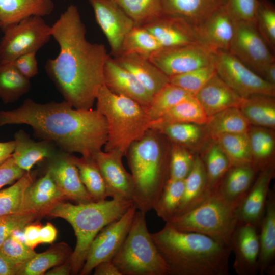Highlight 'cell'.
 Listing matches in <instances>:
<instances>
[{
	"instance_id": "19",
	"label": "cell",
	"mask_w": 275,
	"mask_h": 275,
	"mask_svg": "<svg viewBox=\"0 0 275 275\" xmlns=\"http://www.w3.org/2000/svg\"><path fill=\"white\" fill-rule=\"evenodd\" d=\"M162 47L197 43V27L178 16L163 13L144 26Z\"/></svg>"
},
{
	"instance_id": "41",
	"label": "cell",
	"mask_w": 275,
	"mask_h": 275,
	"mask_svg": "<svg viewBox=\"0 0 275 275\" xmlns=\"http://www.w3.org/2000/svg\"><path fill=\"white\" fill-rule=\"evenodd\" d=\"M161 48L158 41L146 29L134 26L125 36L119 54L135 53L149 59Z\"/></svg>"
},
{
	"instance_id": "45",
	"label": "cell",
	"mask_w": 275,
	"mask_h": 275,
	"mask_svg": "<svg viewBox=\"0 0 275 275\" xmlns=\"http://www.w3.org/2000/svg\"><path fill=\"white\" fill-rule=\"evenodd\" d=\"M255 25L268 46L275 51V8L267 0H258Z\"/></svg>"
},
{
	"instance_id": "3",
	"label": "cell",
	"mask_w": 275,
	"mask_h": 275,
	"mask_svg": "<svg viewBox=\"0 0 275 275\" xmlns=\"http://www.w3.org/2000/svg\"><path fill=\"white\" fill-rule=\"evenodd\" d=\"M169 275H229L231 248L199 233L177 230L166 224L151 233Z\"/></svg>"
},
{
	"instance_id": "49",
	"label": "cell",
	"mask_w": 275,
	"mask_h": 275,
	"mask_svg": "<svg viewBox=\"0 0 275 275\" xmlns=\"http://www.w3.org/2000/svg\"><path fill=\"white\" fill-rule=\"evenodd\" d=\"M194 158L182 147L173 146L169 159V178L184 180L192 168Z\"/></svg>"
},
{
	"instance_id": "6",
	"label": "cell",
	"mask_w": 275,
	"mask_h": 275,
	"mask_svg": "<svg viewBox=\"0 0 275 275\" xmlns=\"http://www.w3.org/2000/svg\"><path fill=\"white\" fill-rule=\"evenodd\" d=\"M96 109L105 117L107 139L105 151H118L124 156L131 145L150 130L146 108L134 100L112 92L105 84L99 89Z\"/></svg>"
},
{
	"instance_id": "14",
	"label": "cell",
	"mask_w": 275,
	"mask_h": 275,
	"mask_svg": "<svg viewBox=\"0 0 275 275\" xmlns=\"http://www.w3.org/2000/svg\"><path fill=\"white\" fill-rule=\"evenodd\" d=\"M97 23L105 36L112 56L118 55L123 40L134 26L130 18L112 0H88Z\"/></svg>"
},
{
	"instance_id": "48",
	"label": "cell",
	"mask_w": 275,
	"mask_h": 275,
	"mask_svg": "<svg viewBox=\"0 0 275 275\" xmlns=\"http://www.w3.org/2000/svg\"><path fill=\"white\" fill-rule=\"evenodd\" d=\"M0 252L16 266L18 270L36 254L33 249L12 234L0 246Z\"/></svg>"
},
{
	"instance_id": "59",
	"label": "cell",
	"mask_w": 275,
	"mask_h": 275,
	"mask_svg": "<svg viewBox=\"0 0 275 275\" xmlns=\"http://www.w3.org/2000/svg\"><path fill=\"white\" fill-rule=\"evenodd\" d=\"M70 259L62 264L58 265L48 270L44 274L47 275H69L71 274V266Z\"/></svg>"
},
{
	"instance_id": "30",
	"label": "cell",
	"mask_w": 275,
	"mask_h": 275,
	"mask_svg": "<svg viewBox=\"0 0 275 275\" xmlns=\"http://www.w3.org/2000/svg\"><path fill=\"white\" fill-rule=\"evenodd\" d=\"M256 173L252 164L231 166L215 193L228 201H238L243 198L252 185Z\"/></svg>"
},
{
	"instance_id": "40",
	"label": "cell",
	"mask_w": 275,
	"mask_h": 275,
	"mask_svg": "<svg viewBox=\"0 0 275 275\" xmlns=\"http://www.w3.org/2000/svg\"><path fill=\"white\" fill-rule=\"evenodd\" d=\"M194 96L180 87L168 82L153 95L146 108L151 121H154L181 101Z\"/></svg>"
},
{
	"instance_id": "56",
	"label": "cell",
	"mask_w": 275,
	"mask_h": 275,
	"mask_svg": "<svg viewBox=\"0 0 275 275\" xmlns=\"http://www.w3.org/2000/svg\"><path fill=\"white\" fill-rule=\"evenodd\" d=\"M94 275H122L112 261L102 262L94 268Z\"/></svg>"
},
{
	"instance_id": "24",
	"label": "cell",
	"mask_w": 275,
	"mask_h": 275,
	"mask_svg": "<svg viewBox=\"0 0 275 275\" xmlns=\"http://www.w3.org/2000/svg\"><path fill=\"white\" fill-rule=\"evenodd\" d=\"M194 96L208 117L227 108H239L243 99L223 80L216 72Z\"/></svg>"
},
{
	"instance_id": "61",
	"label": "cell",
	"mask_w": 275,
	"mask_h": 275,
	"mask_svg": "<svg viewBox=\"0 0 275 275\" xmlns=\"http://www.w3.org/2000/svg\"><path fill=\"white\" fill-rule=\"evenodd\" d=\"M0 28H1V23H0Z\"/></svg>"
},
{
	"instance_id": "23",
	"label": "cell",
	"mask_w": 275,
	"mask_h": 275,
	"mask_svg": "<svg viewBox=\"0 0 275 275\" xmlns=\"http://www.w3.org/2000/svg\"><path fill=\"white\" fill-rule=\"evenodd\" d=\"M259 273L275 274V192L269 189L258 229Z\"/></svg>"
},
{
	"instance_id": "52",
	"label": "cell",
	"mask_w": 275,
	"mask_h": 275,
	"mask_svg": "<svg viewBox=\"0 0 275 275\" xmlns=\"http://www.w3.org/2000/svg\"><path fill=\"white\" fill-rule=\"evenodd\" d=\"M26 172L15 163L12 156L0 164V189L20 178Z\"/></svg>"
},
{
	"instance_id": "5",
	"label": "cell",
	"mask_w": 275,
	"mask_h": 275,
	"mask_svg": "<svg viewBox=\"0 0 275 275\" xmlns=\"http://www.w3.org/2000/svg\"><path fill=\"white\" fill-rule=\"evenodd\" d=\"M150 130L133 143L126 154L134 185L132 201L145 214L153 209L169 178V163Z\"/></svg>"
},
{
	"instance_id": "42",
	"label": "cell",
	"mask_w": 275,
	"mask_h": 275,
	"mask_svg": "<svg viewBox=\"0 0 275 275\" xmlns=\"http://www.w3.org/2000/svg\"><path fill=\"white\" fill-rule=\"evenodd\" d=\"M184 180L169 178L153 209L166 222L173 217L182 198Z\"/></svg>"
},
{
	"instance_id": "17",
	"label": "cell",
	"mask_w": 275,
	"mask_h": 275,
	"mask_svg": "<svg viewBox=\"0 0 275 275\" xmlns=\"http://www.w3.org/2000/svg\"><path fill=\"white\" fill-rule=\"evenodd\" d=\"M231 249L235 256L233 268L237 274L259 273V242L256 226L238 222L232 235Z\"/></svg>"
},
{
	"instance_id": "37",
	"label": "cell",
	"mask_w": 275,
	"mask_h": 275,
	"mask_svg": "<svg viewBox=\"0 0 275 275\" xmlns=\"http://www.w3.org/2000/svg\"><path fill=\"white\" fill-rule=\"evenodd\" d=\"M80 178L85 187L95 202L103 201L108 197L103 176L93 158L78 157L71 154Z\"/></svg>"
},
{
	"instance_id": "29",
	"label": "cell",
	"mask_w": 275,
	"mask_h": 275,
	"mask_svg": "<svg viewBox=\"0 0 275 275\" xmlns=\"http://www.w3.org/2000/svg\"><path fill=\"white\" fill-rule=\"evenodd\" d=\"M210 196L204 164L203 161L197 156L194 158L192 168L184 179L182 198L174 217L195 208Z\"/></svg>"
},
{
	"instance_id": "58",
	"label": "cell",
	"mask_w": 275,
	"mask_h": 275,
	"mask_svg": "<svg viewBox=\"0 0 275 275\" xmlns=\"http://www.w3.org/2000/svg\"><path fill=\"white\" fill-rule=\"evenodd\" d=\"M15 146L14 140L0 142V164L12 156Z\"/></svg>"
},
{
	"instance_id": "18",
	"label": "cell",
	"mask_w": 275,
	"mask_h": 275,
	"mask_svg": "<svg viewBox=\"0 0 275 275\" xmlns=\"http://www.w3.org/2000/svg\"><path fill=\"white\" fill-rule=\"evenodd\" d=\"M274 175V164L259 172L238 206V222L250 223L259 229L265 211L269 185Z\"/></svg>"
},
{
	"instance_id": "12",
	"label": "cell",
	"mask_w": 275,
	"mask_h": 275,
	"mask_svg": "<svg viewBox=\"0 0 275 275\" xmlns=\"http://www.w3.org/2000/svg\"><path fill=\"white\" fill-rule=\"evenodd\" d=\"M136 211L132 205L121 217L99 231L91 243L79 274H89L99 263L112 261L124 242Z\"/></svg>"
},
{
	"instance_id": "10",
	"label": "cell",
	"mask_w": 275,
	"mask_h": 275,
	"mask_svg": "<svg viewBox=\"0 0 275 275\" xmlns=\"http://www.w3.org/2000/svg\"><path fill=\"white\" fill-rule=\"evenodd\" d=\"M214 64L217 74L242 98L255 95L275 96V85L264 79L228 51L215 52Z\"/></svg>"
},
{
	"instance_id": "33",
	"label": "cell",
	"mask_w": 275,
	"mask_h": 275,
	"mask_svg": "<svg viewBox=\"0 0 275 275\" xmlns=\"http://www.w3.org/2000/svg\"><path fill=\"white\" fill-rule=\"evenodd\" d=\"M72 252L66 243L56 244L43 252L36 253L18 269L16 275L44 274L52 267L70 259Z\"/></svg>"
},
{
	"instance_id": "7",
	"label": "cell",
	"mask_w": 275,
	"mask_h": 275,
	"mask_svg": "<svg viewBox=\"0 0 275 275\" xmlns=\"http://www.w3.org/2000/svg\"><path fill=\"white\" fill-rule=\"evenodd\" d=\"M242 199L229 202L214 193L195 208L166 224L180 231L206 235L231 248L232 235L238 223L237 209Z\"/></svg>"
},
{
	"instance_id": "15",
	"label": "cell",
	"mask_w": 275,
	"mask_h": 275,
	"mask_svg": "<svg viewBox=\"0 0 275 275\" xmlns=\"http://www.w3.org/2000/svg\"><path fill=\"white\" fill-rule=\"evenodd\" d=\"M124 155L115 151L101 150L92 157L105 181L108 197L112 199L132 200L134 182L124 167Z\"/></svg>"
},
{
	"instance_id": "34",
	"label": "cell",
	"mask_w": 275,
	"mask_h": 275,
	"mask_svg": "<svg viewBox=\"0 0 275 275\" xmlns=\"http://www.w3.org/2000/svg\"><path fill=\"white\" fill-rule=\"evenodd\" d=\"M208 117L195 96L176 104L157 119L151 122L150 130L164 125L175 123H191L204 125Z\"/></svg>"
},
{
	"instance_id": "25",
	"label": "cell",
	"mask_w": 275,
	"mask_h": 275,
	"mask_svg": "<svg viewBox=\"0 0 275 275\" xmlns=\"http://www.w3.org/2000/svg\"><path fill=\"white\" fill-rule=\"evenodd\" d=\"M113 58L131 73L153 96L169 82V77L147 58L135 53H120Z\"/></svg>"
},
{
	"instance_id": "8",
	"label": "cell",
	"mask_w": 275,
	"mask_h": 275,
	"mask_svg": "<svg viewBox=\"0 0 275 275\" xmlns=\"http://www.w3.org/2000/svg\"><path fill=\"white\" fill-rule=\"evenodd\" d=\"M112 261L122 275H169L148 231L146 214L138 209L129 232Z\"/></svg>"
},
{
	"instance_id": "2",
	"label": "cell",
	"mask_w": 275,
	"mask_h": 275,
	"mask_svg": "<svg viewBox=\"0 0 275 275\" xmlns=\"http://www.w3.org/2000/svg\"><path fill=\"white\" fill-rule=\"evenodd\" d=\"M26 124L35 135L53 143L60 149L92 158L107 139V125L97 109H77L64 100L39 103L31 99L18 108L0 111V126Z\"/></svg>"
},
{
	"instance_id": "51",
	"label": "cell",
	"mask_w": 275,
	"mask_h": 275,
	"mask_svg": "<svg viewBox=\"0 0 275 275\" xmlns=\"http://www.w3.org/2000/svg\"><path fill=\"white\" fill-rule=\"evenodd\" d=\"M39 217L34 213L23 212L0 216V246L14 231L23 230Z\"/></svg>"
},
{
	"instance_id": "57",
	"label": "cell",
	"mask_w": 275,
	"mask_h": 275,
	"mask_svg": "<svg viewBox=\"0 0 275 275\" xmlns=\"http://www.w3.org/2000/svg\"><path fill=\"white\" fill-rule=\"evenodd\" d=\"M17 267L0 252V275H16Z\"/></svg>"
},
{
	"instance_id": "20",
	"label": "cell",
	"mask_w": 275,
	"mask_h": 275,
	"mask_svg": "<svg viewBox=\"0 0 275 275\" xmlns=\"http://www.w3.org/2000/svg\"><path fill=\"white\" fill-rule=\"evenodd\" d=\"M65 197L53 181L49 172L34 181L25 191L19 213H32L45 216Z\"/></svg>"
},
{
	"instance_id": "26",
	"label": "cell",
	"mask_w": 275,
	"mask_h": 275,
	"mask_svg": "<svg viewBox=\"0 0 275 275\" xmlns=\"http://www.w3.org/2000/svg\"><path fill=\"white\" fill-rule=\"evenodd\" d=\"M14 140L15 146L12 157L17 166L25 172L31 171L35 164L51 158L58 152L53 143L46 140L34 141L22 130L15 134Z\"/></svg>"
},
{
	"instance_id": "43",
	"label": "cell",
	"mask_w": 275,
	"mask_h": 275,
	"mask_svg": "<svg viewBox=\"0 0 275 275\" xmlns=\"http://www.w3.org/2000/svg\"><path fill=\"white\" fill-rule=\"evenodd\" d=\"M35 175L26 172L10 186L0 190V216L19 213L28 187L34 181Z\"/></svg>"
},
{
	"instance_id": "38",
	"label": "cell",
	"mask_w": 275,
	"mask_h": 275,
	"mask_svg": "<svg viewBox=\"0 0 275 275\" xmlns=\"http://www.w3.org/2000/svg\"><path fill=\"white\" fill-rule=\"evenodd\" d=\"M214 141L228 158L231 166L252 164L248 132L223 134Z\"/></svg>"
},
{
	"instance_id": "27",
	"label": "cell",
	"mask_w": 275,
	"mask_h": 275,
	"mask_svg": "<svg viewBox=\"0 0 275 275\" xmlns=\"http://www.w3.org/2000/svg\"><path fill=\"white\" fill-rule=\"evenodd\" d=\"M225 0H162L163 13L180 17L198 27L222 7Z\"/></svg>"
},
{
	"instance_id": "31",
	"label": "cell",
	"mask_w": 275,
	"mask_h": 275,
	"mask_svg": "<svg viewBox=\"0 0 275 275\" xmlns=\"http://www.w3.org/2000/svg\"><path fill=\"white\" fill-rule=\"evenodd\" d=\"M206 133L214 140L226 134L247 133L251 125L238 107H231L208 117Z\"/></svg>"
},
{
	"instance_id": "32",
	"label": "cell",
	"mask_w": 275,
	"mask_h": 275,
	"mask_svg": "<svg viewBox=\"0 0 275 275\" xmlns=\"http://www.w3.org/2000/svg\"><path fill=\"white\" fill-rule=\"evenodd\" d=\"M274 97L255 95L243 98L239 108L252 126L275 128Z\"/></svg>"
},
{
	"instance_id": "47",
	"label": "cell",
	"mask_w": 275,
	"mask_h": 275,
	"mask_svg": "<svg viewBox=\"0 0 275 275\" xmlns=\"http://www.w3.org/2000/svg\"><path fill=\"white\" fill-rule=\"evenodd\" d=\"M153 130L158 131L176 143L189 144L201 138L202 131L199 125L191 123H175L159 126Z\"/></svg>"
},
{
	"instance_id": "55",
	"label": "cell",
	"mask_w": 275,
	"mask_h": 275,
	"mask_svg": "<svg viewBox=\"0 0 275 275\" xmlns=\"http://www.w3.org/2000/svg\"><path fill=\"white\" fill-rule=\"evenodd\" d=\"M57 230L50 223L42 226L39 233V238L41 243H52L56 239Z\"/></svg>"
},
{
	"instance_id": "22",
	"label": "cell",
	"mask_w": 275,
	"mask_h": 275,
	"mask_svg": "<svg viewBox=\"0 0 275 275\" xmlns=\"http://www.w3.org/2000/svg\"><path fill=\"white\" fill-rule=\"evenodd\" d=\"M234 22L221 7L197 27V43L214 52L228 51L233 36Z\"/></svg>"
},
{
	"instance_id": "53",
	"label": "cell",
	"mask_w": 275,
	"mask_h": 275,
	"mask_svg": "<svg viewBox=\"0 0 275 275\" xmlns=\"http://www.w3.org/2000/svg\"><path fill=\"white\" fill-rule=\"evenodd\" d=\"M36 52L33 51L24 54L13 62L18 71L29 79L38 73Z\"/></svg>"
},
{
	"instance_id": "54",
	"label": "cell",
	"mask_w": 275,
	"mask_h": 275,
	"mask_svg": "<svg viewBox=\"0 0 275 275\" xmlns=\"http://www.w3.org/2000/svg\"><path fill=\"white\" fill-rule=\"evenodd\" d=\"M42 226L40 224L31 223L23 229V237L25 243L32 249L41 244L39 233Z\"/></svg>"
},
{
	"instance_id": "11",
	"label": "cell",
	"mask_w": 275,
	"mask_h": 275,
	"mask_svg": "<svg viewBox=\"0 0 275 275\" xmlns=\"http://www.w3.org/2000/svg\"><path fill=\"white\" fill-rule=\"evenodd\" d=\"M228 51L260 76L265 67L275 62L273 52L253 22H234Z\"/></svg>"
},
{
	"instance_id": "35",
	"label": "cell",
	"mask_w": 275,
	"mask_h": 275,
	"mask_svg": "<svg viewBox=\"0 0 275 275\" xmlns=\"http://www.w3.org/2000/svg\"><path fill=\"white\" fill-rule=\"evenodd\" d=\"M272 129L258 127H250L248 132L252 153V165L257 172L273 164L271 161L275 147Z\"/></svg>"
},
{
	"instance_id": "16",
	"label": "cell",
	"mask_w": 275,
	"mask_h": 275,
	"mask_svg": "<svg viewBox=\"0 0 275 275\" xmlns=\"http://www.w3.org/2000/svg\"><path fill=\"white\" fill-rule=\"evenodd\" d=\"M49 160L47 170L66 199L76 203L94 201L81 181L71 153L61 150Z\"/></svg>"
},
{
	"instance_id": "4",
	"label": "cell",
	"mask_w": 275,
	"mask_h": 275,
	"mask_svg": "<svg viewBox=\"0 0 275 275\" xmlns=\"http://www.w3.org/2000/svg\"><path fill=\"white\" fill-rule=\"evenodd\" d=\"M134 204L132 200L112 199L73 204L58 203L46 215L63 219L73 227L76 237L70 257L71 274H79L93 239L106 225L119 219Z\"/></svg>"
},
{
	"instance_id": "50",
	"label": "cell",
	"mask_w": 275,
	"mask_h": 275,
	"mask_svg": "<svg viewBox=\"0 0 275 275\" xmlns=\"http://www.w3.org/2000/svg\"><path fill=\"white\" fill-rule=\"evenodd\" d=\"M258 0H225L224 9L234 22L255 23Z\"/></svg>"
},
{
	"instance_id": "21",
	"label": "cell",
	"mask_w": 275,
	"mask_h": 275,
	"mask_svg": "<svg viewBox=\"0 0 275 275\" xmlns=\"http://www.w3.org/2000/svg\"><path fill=\"white\" fill-rule=\"evenodd\" d=\"M105 85L113 92L130 98L147 108L153 95L128 71L110 56L104 68Z\"/></svg>"
},
{
	"instance_id": "9",
	"label": "cell",
	"mask_w": 275,
	"mask_h": 275,
	"mask_svg": "<svg viewBox=\"0 0 275 275\" xmlns=\"http://www.w3.org/2000/svg\"><path fill=\"white\" fill-rule=\"evenodd\" d=\"M0 41V61L13 63L19 57L37 52L51 36V26L43 17L32 16L3 29Z\"/></svg>"
},
{
	"instance_id": "13",
	"label": "cell",
	"mask_w": 275,
	"mask_h": 275,
	"mask_svg": "<svg viewBox=\"0 0 275 275\" xmlns=\"http://www.w3.org/2000/svg\"><path fill=\"white\" fill-rule=\"evenodd\" d=\"M215 52L199 43L162 47L149 59L169 77L214 63Z\"/></svg>"
},
{
	"instance_id": "39",
	"label": "cell",
	"mask_w": 275,
	"mask_h": 275,
	"mask_svg": "<svg viewBox=\"0 0 275 275\" xmlns=\"http://www.w3.org/2000/svg\"><path fill=\"white\" fill-rule=\"evenodd\" d=\"M130 18L134 26H144L163 14L162 0H112Z\"/></svg>"
},
{
	"instance_id": "46",
	"label": "cell",
	"mask_w": 275,
	"mask_h": 275,
	"mask_svg": "<svg viewBox=\"0 0 275 275\" xmlns=\"http://www.w3.org/2000/svg\"><path fill=\"white\" fill-rule=\"evenodd\" d=\"M216 70L214 63L169 77V82L184 89L191 95L196 93L215 74Z\"/></svg>"
},
{
	"instance_id": "44",
	"label": "cell",
	"mask_w": 275,
	"mask_h": 275,
	"mask_svg": "<svg viewBox=\"0 0 275 275\" xmlns=\"http://www.w3.org/2000/svg\"><path fill=\"white\" fill-rule=\"evenodd\" d=\"M203 162L207 188L211 195L216 191L222 179L231 165L227 156L216 143L209 149Z\"/></svg>"
},
{
	"instance_id": "36",
	"label": "cell",
	"mask_w": 275,
	"mask_h": 275,
	"mask_svg": "<svg viewBox=\"0 0 275 275\" xmlns=\"http://www.w3.org/2000/svg\"><path fill=\"white\" fill-rule=\"evenodd\" d=\"M30 89V79L18 71L13 63L0 61V98L4 102L17 100Z\"/></svg>"
},
{
	"instance_id": "28",
	"label": "cell",
	"mask_w": 275,
	"mask_h": 275,
	"mask_svg": "<svg viewBox=\"0 0 275 275\" xmlns=\"http://www.w3.org/2000/svg\"><path fill=\"white\" fill-rule=\"evenodd\" d=\"M52 0H0V23L3 29L32 16L43 17L53 11Z\"/></svg>"
},
{
	"instance_id": "60",
	"label": "cell",
	"mask_w": 275,
	"mask_h": 275,
	"mask_svg": "<svg viewBox=\"0 0 275 275\" xmlns=\"http://www.w3.org/2000/svg\"><path fill=\"white\" fill-rule=\"evenodd\" d=\"M261 77L267 81L275 85V62L269 64L265 67Z\"/></svg>"
},
{
	"instance_id": "1",
	"label": "cell",
	"mask_w": 275,
	"mask_h": 275,
	"mask_svg": "<svg viewBox=\"0 0 275 275\" xmlns=\"http://www.w3.org/2000/svg\"><path fill=\"white\" fill-rule=\"evenodd\" d=\"M51 36L60 51L46 63L48 76L72 107L92 108L104 85V68L111 55L103 44L87 39L85 25L75 5H69L51 26Z\"/></svg>"
}]
</instances>
